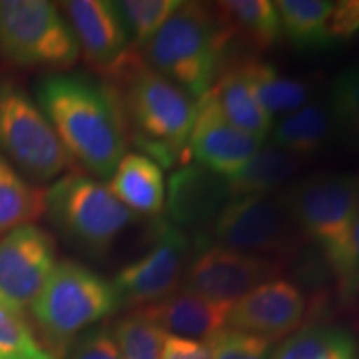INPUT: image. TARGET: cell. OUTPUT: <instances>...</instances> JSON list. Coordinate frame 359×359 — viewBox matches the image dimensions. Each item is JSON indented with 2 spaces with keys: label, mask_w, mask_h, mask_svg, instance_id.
I'll use <instances>...</instances> for the list:
<instances>
[{
  "label": "cell",
  "mask_w": 359,
  "mask_h": 359,
  "mask_svg": "<svg viewBox=\"0 0 359 359\" xmlns=\"http://www.w3.org/2000/svg\"><path fill=\"white\" fill-rule=\"evenodd\" d=\"M35 100L74 163L92 177L109 180L130 143L114 85L83 74H50L37 83Z\"/></svg>",
  "instance_id": "6da1fadb"
},
{
  "label": "cell",
  "mask_w": 359,
  "mask_h": 359,
  "mask_svg": "<svg viewBox=\"0 0 359 359\" xmlns=\"http://www.w3.org/2000/svg\"><path fill=\"white\" fill-rule=\"evenodd\" d=\"M111 85L118 92L128 137L138 154L163 168L190 163L196 102L143 58Z\"/></svg>",
  "instance_id": "7a4b0ae2"
},
{
  "label": "cell",
  "mask_w": 359,
  "mask_h": 359,
  "mask_svg": "<svg viewBox=\"0 0 359 359\" xmlns=\"http://www.w3.org/2000/svg\"><path fill=\"white\" fill-rule=\"evenodd\" d=\"M231 47V35L215 6L183 2L140 55L196 102L212 90L230 60Z\"/></svg>",
  "instance_id": "3957f363"
},
{
  "label": "cell",
  "mask_w": 359,
  "mask_h": 359,
  "mask_svg": "<svg viewBox=\"0 0 359 359\" xmlns=\"http://www.w3.org/2000/svg\"><path fill=\"white\" fill-rule=\"evenodd\" d=\"M43 215L67 243L90 257H103L137 215L115 198L107 183L65 173L45 190Z\"/></svg>",
  "instance_id": "277c9868"
},
{
  "label": "cell",
  "mask_w": 359,
  "mask_h": 359,
  "mask_svg": "<svg viewBox=\"0 0 359 359\" xmlns=\"http://www.w3.org/2000/svg\"><path fill=\"white\" fill-rule=\"evenodd\" d=\"M120 308L109 280L75 262H58L30 306L32 318L55 356H64L79 333Z\"/></svg>",
  "instance_id": "5b68a950"
},
{
  "label": "cell",
  "mask_w": 359,
  "mask_h": 359,
  "mask_svg": "<svg viewBox=\"0 0 359 359\" xmlns=\"http://www.w3.org/2000/svg\"><path fill=\"white\" fill-rule=\"evenodd\" d=\"M304 241L331 269L343 255L359 215V173L325 172L280 191Z\"/></svg>",
  "instance_id": "8992f818"
},
{
  "label": "cell",
  "mask_w": 359,
  "mask_h": 359,
  "mask_svg": "<svg viewBox=\"0 0 359 359\" xmlns=\"http://www.w3.org/2000/svg\"><path fill=\"white\" fill-rule=\"evenodd\" d=\"M80 47L58 4L0 0V58L22 69L64 74L77 64Z\"/></svg>",
  "instance_id": "52a82bcc"
},
{
  "label": "cell",
  "mask_w": 359,
  "mask_h": 359,
  "mask_svg": "<svg viewBox=\"0 0 359 359\" xmlns=\"http://www.w3.org/2000/svg\"><path fill=\"white\" fill-rule=\"evenodd\" d=\"M0 155L35 185L75 165L37 100L11 79H0Z\"/></svg>",
  "instance_id": "ba28073f"
},
{
  "label": "cell",
  "mask_w": 359,
  "mask_h": 359,
  "mask_svg": "<svg viewBox=\"0 0 359 359\" xmlns=\"http://www.w3.org/2000/svg\"><path fill=\"white\" fill-rule=\"evenodd\" d=\"M198 236L226 248L258 255L273 262H293L306 243L280 193L240 196L226 201L205 235Z\"/></svg>",
  "instance_id": "9c48e42d"
},
{
  "label": "cell",
  "mask_w": 359,
  "mask_h": 359,
  "mask_svg": "<svg viewBox=\"0 0 359 359\" xmlns=\"http://www.w3.org/2000/svg\"><path fill=\"white\" fill-rule=\"evenodd\" d=\"M281 268L269 258L226 248L196 235L195 251L180 288L212 302L233 304L263 283L280 278Z\"/></svg>",
  "instance_id": "30bf717a"
},
{
  "label": "cell",
  "mask_w": 359,
  "mask_h": 359,
  "mask_svg": "<svg viewBox=\"0 0 359 359\" xmlns=\"http://www.w3.org/2000/svg\"><path fill=\"white\" fill-rule=\"evenodd\" d=\"M195 251L188 231L163 222L145 255L125 264L111 281L120 308L150 306L178 290Z\"/></svg>",
  "instance_id": "8fae6325"
},
{
  "label": "cell",
  "mask_w": 359,
  "mask_h": 359,
  "mask_svg": "<svg viewBox=\"0 0 359 359\" xmlns=\"http://www.w3.org/2000/svg\"><path fill=\"white\" fill-rule=\"evenodd\" d=\"M58 7L74 30L80 53L95 74L115 83L142 58L133 48L116 2L69 0Z\"/></svg>",
  "instance_id": "7c38bea8"
},
{
  "label": "cell",
  "mask_w": 359,
  "mask_h": 359,
  "mask_svg": "<svg viewBox=\"0 0 359 359\" xmlns=\"http://www.w3.org/2000/svg\"><path fill=\"white\" fill-rule=\"evenodd\" d=\"M55 240L37 224H24L0 238V294L7 308L24 314L57 264Z\"/></svg>",
  "instance_id": "4fadbf2b"
},
{
  "label": "cell",
  "mask_w": 359,
  "mask_h": 359,
  "mask_svg": "<svg viewBox=\"0 0 359 359\" xmlns=\"http://www.w3.org/2000/svg\"><path fill=\"white\" fill-rule=\"evenodd\" d=\"M308 316V298L298 285L275 278L231 304L226 326L269 341L298 331Z\"/></svg>",
  "instance_id": "5bb4252c"
},
{
  "label": "cell",
  "mask_w": 359,
  "mask_h": 359,
  "mask_svg": "<svg viewBox=\"0 0 359 359\" xmlns=\"http://www.w3.org/2000/svg\"><path fill=\"white\" fill-rule=\"evenodd\" d=\"M263 147V142L235 127L219 110L212 93L196 100L190 135V156L196 165L231 178Z\"/></svg>",
  "instance_id": "9a60e30c"
},
{
  "label": "cell",
  "mask_w": 359,
  "mask_h": 359,
  "mask_svg": "<svg viewBox=\"0 0 359 359\" xmlns=\"http://www.w3.org/2000/svg\"><path fill=\"white\" fill-rule=\"evenodd\" d=\"M230 200L228 180L196 163L178 167L168 180L165 210L168 223L182 230H206Z\"/></svg>",
  "instance_id": "2e32d148"
},
{
  "label": "cell",
  "mask_w": 359,
  "mask_h": 359,
  "mask_svg": "<svg viewBox=\"0 0 359 359\" xmlns=\"http://www.w3.org/2000/svg\"><path fill=\"white\" fill-rule=\"evenodd\" d=\"M231 304L201 298L178 288L161 302L138 308L165 333L178 338L208 341L226 327Z\"/></svg>",
  "instance_id": "e0dca14e"
},
{
  "label": "cell",
  "mask_w": 359,
  "mask_h": 359,
  "mask_svg": "<svg viewBox=\"0 0 359 359\" xmlns=\"http://www.w3.org/2000/svg\"><path fill=\"white\" fill-rule=\"evenodd\" d=\"M222 114L245 133L264 143L273 130V122L259 103L240 57H230L217 82L210 90Z\"/></svg>",
  "instance_id": "ac0fdd59"
},
{
  "label": "cell",
  "mask_w": 359,
  "mask_h": 359,
  "mask_svg": "<svg viewBox=\"0 0 359 359\" xmlns=\"http://www.w3.org/2000/svg\"><path fill=\"white\" fill-rule=\"evenodd\" d=\"M107 187L135 215L155 217L165 210L167 187L161 167L138 151H128L120 160Z\"/></svg>",
  "instance_id": "d6986e66"
},
{
  "label": "cell",
  "mask_w": 359,
  "mask_h": 359,
  "mask_svg": "<svg viewBox=\"0 0 359 359\" xmlns=\"http://www.w3.org/2000/svg\"><path fill=\"white\" fill-rule=\"evenodd\" d=\"M219 20L233 39L251 55L271 50L283 39L281 19L275 2L268 0H224L213 4Z\"/></svg>",
  "instance_id": "ffe728a7"
},
{
  "label": "cell",
  "mask_w": 359,
  "mask_h": 359,
  "mask_svg": "<svg viewBox=\"0 0 359 359\" xmlns=\"http://www.w3.org/2000/svg\"><path fill=\"white\" fill-rule=\"evenodd\" d=\"M241 65L266 114L275 118L294 114L311 103V80L281 74L275 65L257 55H241Z\"/></svg>",
  "instance_id": "44dd1931"
},
{
  "label": "cell",
  "mask_w": 359,
  "mask_h": 359,
  "mask_svg": "<svg viewBox=\"0 0 359 359\" xmlns=\"http://www.w3.org/2000/svg\"><path fill=\"white\" fill-rule=\"evenodd\" d=\"M271 145L298 158L320 155L334 140L336 130L326 100H313L280 118L271 130Z\"/></svg>",
  "instance_id": "7402d4cb"
},
{
  "label": "cell",
  "mask_w": 359,
  "mask_h": 359,
  "mask_svg": "<svg viewBox=\"0 0 359 359\" xmlns=\"http://www.w3.org/2000/svg\"><path fill=\"white\" fill-rule=\"evenodd\" d=\"M303 160L276 147H262L248 163L228 180L230 200L240 196L275 195L298 175Z\"/></svg>",
  "instance_id": "603a6c76"
},
{
  "label": "cell",
  "mask_w": 359,
  "mask_h": 359,
  "mask_svg": "<svg viewBox=\"0 0 359 359\" xmlns=\"http://www.w3.org/2000/svg\"><path fill=\"white\" fill-rule=\"evenodd\" d=\"M281 19L283 37L303 52L333 47L327 37V19L334 2L330 0H280L275 2Z\"/></svg>",
  "instance_id": "cb8c5ba5"
},
{
  "label": "cell",
  "mask_w": 359,
  "mask_h": 359,
  "mask_svg": "<svg viewBox=\"0 0 359 359\" xmlns=\"http://www.w3.org/2000/svg\"><path fill=\"white\" fill-rule=\"evenodd\" d=\"M45 190L29 182L0 155V238L43 215Z\"/></svg>",
  "instance_id": "d4e9b609"
},
{
  "label": "cell",
  "mask_w": 359,
  "mask_h": 359,
  "mask_svg": "<svg viewBox=\"0 0 359 359\" xmlns=\"http://www.w3.org/2000/svg\"><path fill=\"white\" fill-rule=\"evenodd\" d=\"M269 359H358V344L343 327L304 326L273 349Z\"/></svg>",
  "instance_id": "484cf974"
},
{
  "label": "cell",
  "mask_w": 359,
  "mask_h": 359,
  "mask_svg": "<svg viewBox=\"0 0 359 359\" xmlns=\"http://www.w3.org/2000/svg\"><path fill=\"white\" fill-rule=\"evenodd\" d=\"M326 102L336 135L359 154V60L336 75Z\"/></svg>",
  "instance_id": "4316f807"
},
{
  "label": "cell",
  "mask_w": 359,
  "mask_h": 359,
  "mask_svg": "<svg viewBox=\"0 0 359 359\" xmlns=\"http://www.w3.org/2000/svg\"><path fill=\"white\" fill-rule=\"evenodd\" d=\"M110 331L123 359H161L163 356L168 334L137 309L120 318Z\"/></svg>",
  "instance_id": "83f0119b"
},
{
  "label": "cell",
  "mask_w": 359,
  "mask_h": 359,
  "mask_svg": "<svg viewBox=\"0 0 359 359\" xmlns=\"http://www.w3.org/2000/svg\"><path fill=\"white\" fill-rule=\"evenodd\" d=\"M180 0H123L116 2L133 48L140 53L167 20L182 7Z\"/></svg>",
  "instance_id": "f1b7e54d"
},
{
  "label": "cell",
  "mask_w": 359,
  "mask_h": 359,
  "mask_svg": "<svg viewBox=\"0 0 359 359\" xmlns=\"http://www.w3.org/2000/svg\"><path fill=\"white\" fill-rule=\"evenodd\" d=\"M0 359H58L40 343L24 314L0 306Z\"/></svg>",
  "instance_id": "f546056e"
},
{
  "label": "cell",
  "mask_w": 359,
  "mask_h": 359,
  "mask_svg": "<svg viewBox=\"0 0 359 359\" xmlns=\"http://www.w3.org/2000/svg\"><path fill=\"white\" fill-rule=\"evenodd\" d=\"M206 343L212 359H269L273 353V341L231 327H224Z\"/></svg>",
  "instance_id": "4dcf8cb0"
},
{
  "label": "cell",
  "mask_w": 359,
  "mask_h": 359,
  "mask_svg": "<svg viewBox=\"0 0 359 359\" xmlns=\"http://www.w3.org/2000/svg\"><path fill=\"white\" fill-rule=\"evenodd\" d=\"M334 276L336 288L344 299L353 298L359 290V215L354 223L351 235L334 266L330 269Z\"/></svg>",
  "instance_id": "1f68e13d"
},
{
  "label": "cell",
  "mask_w": 359,
  "mask_h": 359,
  "mask_svg": "<svg viewBox=\"0 0 359 359\" xmlns=\"http://www.w3.org/2000/svg\"><path fill=\"white\" fill-rule=\"evenodd\" d=\"M69 359H123L111 331L107 327H92L74 339L67 349Z\"/></svg>",
  "instance_id": "d6a6232c"
},
{
  "label": "cell",
  "mask_w": 359,
  "mask_h": 359,
  "mask_svg": "<svg viewBox=\"0 0 359 359\" xmlns=\"http://www.w3.org/2000/svg\"><path fill=\"white\" fill-rule=\"evenodd\" d=\"M359 35V0L334 2L327 19V37L331 45L349 42Z\"/></svg>",
  "instance_id": "836d02e7"
},
{
  "label": "cell",
  "mask_w": 359,
  "mask_h": 359,
  "mask_svg": "<svg viewBox=\"0 0 359 359\" xmlns=\"http://www.w3.org/2000/svg\"><path fill=\"white\" fill-rule=\"evenodd\" d=\"M161 359H212V351L206 341L167 336Z\"/></svg>",
  "instance_id": "e575fe53"
},
{
  "label": "cell",
  "mask_w": 359,
  "mask_h": 359,
  "mask_svg": "<svg viewBox=\"0 0 359 359\" xmlns=\"http://www.w3.org/2000/svg\"><path fill=\"white\" fill-rule=\"evenodd\" d=\"M0 306H6L7 308V304H6V302H4V298H2V294H0Z\"/></svg>",
  "instance_id": "d590c367"
}]
</instances>
